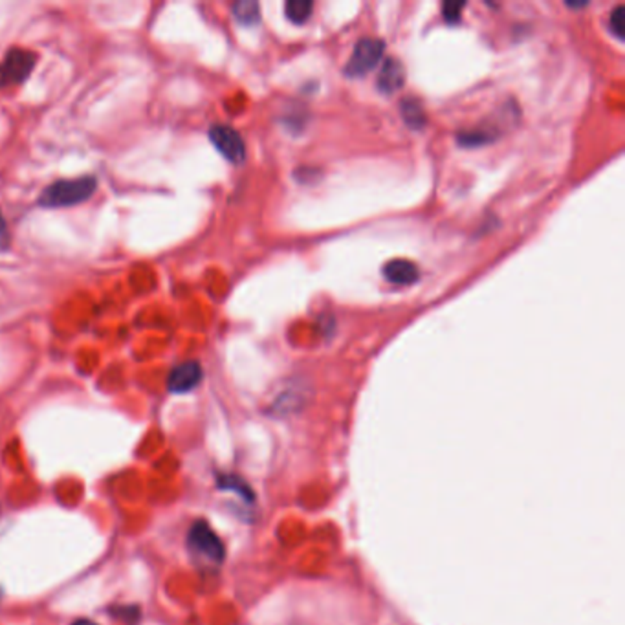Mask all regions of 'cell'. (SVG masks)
<instances>
[{
  "label": "cell",
  "instance_id": "8992f818",
  "mask_svg": "<svg viewBox=\"0 0 625 625\" xmlns=\"http://www.w3.org/2000/svg\"><path fill=\"white\" fill-rule=\"evenodd\" d=\"M202 377L204 372L198 361H184L171 370L168 378V387L175 395H186L198 387V384L202 382Z\"/></svg>",
  "mask_w": 625,
  "mask_h": 625
},
{
  "label": "cell",
  "instance_id": "7c38bea8",
  "mask_svg": "<svg viewBox=\"0 0 625 625\" xmlns=\"http://www.w3.org/2000/svg\"><path fill=\"white\" fill-rule=\"evenodd\" d=\"M314 10V4L310 0H288L284 4V13L288 17V21H291L294 24H303L310 19Z\"/></svg>",
  "mask_w": 625,
  "mask_h": 625
},
{
  "label": "cell",
  "instance_id": "2e32d148",
  "mask_svg": "<svg viewBox=\"0 0 625 625\" xmlns=\"http://www.w3.org/2000/svg\"><path fill=\"white\" fill-rule=\"evenodd\" d=\"M6 242H8V228H6L3 213H0V246H6Z\"/></svg>",
  "mask_w": 625,
  "mask_h": 625
},
{
  "label": "cell",
  "instance_id": "277c9868",
  "mask_svg": "<svg viewBox=\"0 0 625 625\" xmlns=\"http://www.w3.org/2000/svg\"><path fill=\"white\" fill-rule=\"evenodd\" d=\"M37 65V56L24 48H12L0 61V89H8L22 82L31 75Z\"/></svg>",
  "mask_w": 625,
  "mask_h": 625
},
{
  "label": "cell",
  "instance_id": "e0dca14e",
  "mask_svg": "<svg viewBox=\"0 0 625 625\" xmlns=\"http://www.w3.org/2000/svg\"><path fill=\"white\" fill-rule=\"evenodd\" d=\"M72 625H98V623L92 620H87V618H79V620L72 621Z\"/></svg>",
  "mask_w": 625,
  "mask_h": 625
},
{
  "label": "cell",
  "instance_id": "30bf717a",
  "mask_svg": "<svg viewBox=\"0 0 625 625\" xmlns=\"http://www.w3.org/2000/svg\"><path fill=\"white\" fill-rule=\"evenodd\" d=\"M217 484H219V488L224 490V491H233V493H237L244 503H249V505L256 503V493H254L252 486H249L246 481H242L239 475H228V473L219 475Z\"/></svg>",
  "mask_w": 625,
  "mask_h": 625
},
{
  "label": "cell",
  "instance_id": "ac0fdd59",
  "mask_svg": "<svg viewBox=\"0 0 625 625\" xmlns=\"http://www.w3.org/2000/svg\"><path fill=\"white\" fill-rule=\"evenodd\" d=\"M569 8H583V6H587V3H567Z\"/></svg>",
  "mask_w": 625,
  "mask_h": 625
},
{
  "label": "cell",
  "instance_id": "5b68a950",
  "mask_svg": "<svg viewBox=\"0 0 625 625\" xmlns=\"http://www.w3.org/2000/svg\"><path fill=\"white\" fill-rule=\"evenodd\" d=\"M215 149L231 163H242L246 160V145L242 136L230 125H213L207 133Z\"/></svg>",
  "mask_w": 625,
  "mask_h": 625
},
{
  "label": "cell",
  "instance_id": "9c48e42d",
  "mask_svg": "<svg viewBox=\"0 0 625 625\" xmlns=\"http://www.w3.org/2000/svg\"><path fill=\"white\" fill-rule=\"evenodd\" d=\"M400 112H402L404 121L407 123V127H411L414 131L426 127L428 116H426V110L419 100H414V98L404 100L400 105Z\"/></svg>",
  "mask_w": 625,
  "mask_h": 625
},
{
  "label": "cell",
  "instance_id": "52a82bcc",
  "mask_svg": "<svg viewBox=\"0 0 625 625\" xmlns=\"http://www.w3.org/2000/svg\"><path fill=\"white\" fill-rule=\"evenodd\" d=\"M404 82H405V70L402 63L395 57L387 59L377 79L378 91L384 94H393L404 87Z\"/></svg>",
  "mask_w": 625,
  "mask_h": 625
},
{
  "label": "cell",
  "instance_id": "9a60e30c",
  "mask_svg": "<svg viewBox=\"0 0 625 625\" xmlns=\"http://www.w3.org/2000/svg\"><path fill=\"white\" fill-rule=\"evenodd\" d=\"M466 3H455V0H447V3H444L442 6V12H444V19L447 22H458L461 21V12L464 10Z\"/></svg>",
  "mask_w": 625,
  "mask_h": 625
},
{
  "label": "cell",
  "instance_id": "6da1fadb",
  "mask_svg": "<svg viewBox=\"0 0 625 625\" xmlns=\"http://www.w3.org/2000/svg\"><path fill=\"white\" fill-rule=\"evenodd\" d=\"M98 189V180L92 175L81 178L57 180L48 186L39 196V205L47 210H59V207H72L87 202Z\"/></svg>",
  "mask_w": 625,
  "mask_h": 625
},
{
  "label": "cell",
  "instance_id": "ba28073f",
  "mask_svg": "<svg viewBox=\"0 0 625 625\" xmlns=\"http://www.w3.org/2000/svg\"><path fill=\"white\" fill-rule=\"evenodd\" d=\"M384 277L398 286H407L419 281L421 272L414 263L405 259H393L384 266Z\"/></svg>",
  "mask_w": 625,
  "mask_h": 625
},
{
  "label": "cell",
  "instance_id": "5bb4252c",
  "mask_svg": "<svg viewBox=\"0 0 625 625\" xmlns=\"http://www.w3.org/2000/svg\"><path fill=\"white\" fill-rule=\"evenodd\" d=\"M109 612H110L112 616H116V618L125 620L127 623H136V621H138V616H140V611H138V607H135V605L112 607Z\"/></svg>",
  "mask_w": 625,
  "mask_h": 625
},
{
  "label": "cell",
  "instance_id": "4fadbf2b",
  "mask_svg": "<svg viewBox=\"0 0 625 625\" xmlns=\"http://www.w3.org/2000/svg\"><path fill=\"white\" fill-rule=\"evenodd\" d=\"M609 28L616 35V39L623 40L625 37V6H616L609 15Z\"/></svg>",
  "mask_w": 625,
  "mask_h": 625
},
{
  "label": "cell",
  "instance_id": "3957f363",
  "mask_svg": "<svg viewBox=\"0 0 625 625\" xmlns=\"http://www.w3.org/2000/svg\"><path fill=\"white\" fill-rule=\"evenodd\" d=\"M384 54H386V43L382 39L363 37L356 43L352 56L349 63L345 65L343 72L349 77H361L380 63Z\"/></svg>",
  "mask_w": 625,
  "mask_h": 625
},
{
  "label": "cell",
  "instance_id": "7a4b0ae2",
  "mask_svg": "<svg viewBox=\"0 0 625 625\" xmlns=\"http://www.w3.org/2000/svg\"><path fill=\"white\" fill-rule=\"evenodd\" d=\"M187 549L198 563L221 567L226 558L222 539L205 521H195L187 534Z\"/></svg>",
  "mask_w": 625,
  "mask_h": 625
},
{
  "label": "cell",
  "instance_id": "8fae6325",
  "mask_svg": "<svg viewBox=\"0 0 625 625\" xmlns=\"http://www.w3.org/2000/svg\"><path fill=\"white\" fill-rule=\"evenodd\" d=\"M231 13L237 22L244 26H256L261 21V4L256 0H239L231 6Z\"/></svg>",
  "mask_w": 625,
  "mask_h": 625
}]
</instances>
